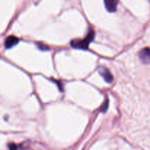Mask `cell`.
Instances as JSON below:
<instances>
[{
  "instance_id": "1",
  "label": "cell",
  "mask_w": 150,
  "mask_h": 150,
  "mask_svg": "<svg viewBox=\"0 0 150 150\" xmlns=\"http://www.w3.org/2000/svg\"><path fill=\"white\" fill-rule=\"evenodd\" d=\"M94 38H95V32H94V31H90L86 35V38L82 40H73L70 42V45L75 48L87 49L89 48V43L92 42Z\"/></svg>"
},
{
  "instance_id": "2",
  "label": "cell",
  "mask_w": 150,
  "mask_h": 150,
  "mask_svg": "<svg viewBox=\"0 0 150 150\" xmlns=\"http://www.w3.org/2000/svg\"><path fill=\"white\" fill-rule=\"evenodd\" d=\"M139 57L144 64H150V48L146 47L139 51Z\"/></svg>"
},
{
  "instance_id": "3",
  "label": "cell",
  "mask_w": 150,
  "mask_h": 150,
  "mask_svg": "<svg viewBox=\"0 0 150 150\" xmlns=\"http://www.w3.org/2000/svg\"><path fill=\"white\" fill-rule=\"evenodd\" d=\"M98 72L104 79V80L107 82V83H111L114 81V77L113 75L111 74V72L109 71L108 69H107L105 67H100L98 69Z\"/></svg>"
},
{
  "instance_id": "4",
  "label": "cell",
  "mask_w": 150,
  "mask_h": 150,
  "mask_svg": "<svg viewBox=\"0 0 150 150\" xmlns=\"http://www.w3.org/2000/svg\"><path fill=\"white\" fill-rule=\"evenodd\" d=\"M19 39L16 36H13V35H10V36L7 37L5 40V42H4V46L6 48H10L12 47H13L14 45H16V44L18 43Z\"/></svg>"
},
{
  "instance_id": "5",
  "label": "cell",
  "mask_w": 150,
  "mask_h": 150,
  "mask_svg": "<svg viewBox=\"0 0 150 150\" xmlns=\"http://www.w3.org/2000/svg\"><path fill=\"white\" fill-rule=\"evenodd\" d=\"M105 3V7L107 10L109 12H115L117 8V4H118V1H115V0H106L104 1Z\"/></svg>"
},
{
  "instance_id": "6",
  "label": "cell",
  "mask_w": 150,
  "mask_h": 150,
  "mask_svg": "<svg viewBox=\"0 0 150 150\" xmlns=\"http://www.w3.org/2000/svg\"><path fill=\"white\" fill-rule=\"evenodd\" d=\"M108 101L106 100L105 103H104L103 105L102 108H101V110H102L103 112H105V111H106L107 108H108Z\"/></svg>"
},
{
  "instance_id": "7",
  "label": "cell",
  "mask_w": 150,
  "mask_h": 150,
  "mask_svg": "<svg viewBox=\"0 0 150 150\" xmlns=\"http://www.w3.org/2000/svg\"><path fill=\"white\" fill-rule=\"evenodd\" d=\"M38 47H39V48H40V49H42V50H48V48L47 45H43V44H42V43L38 44Z\"/></svg>"
},
{
  "instance_id": "8",
  "label": "cell",
  "mask_w": 150,
  "mask_h": 150,
  "mask_svg": "<svg viewBox=\"0 0 150 150\" xmlns=\"http://www.w3.org/2000/svg\"><path fill=\"white\" fill-rule=\"evenodd\" d=\"M9 148H10V150H16L17 146H16V145L14 144H11L9 145Z\"/></svg>"
}]
</instances>
